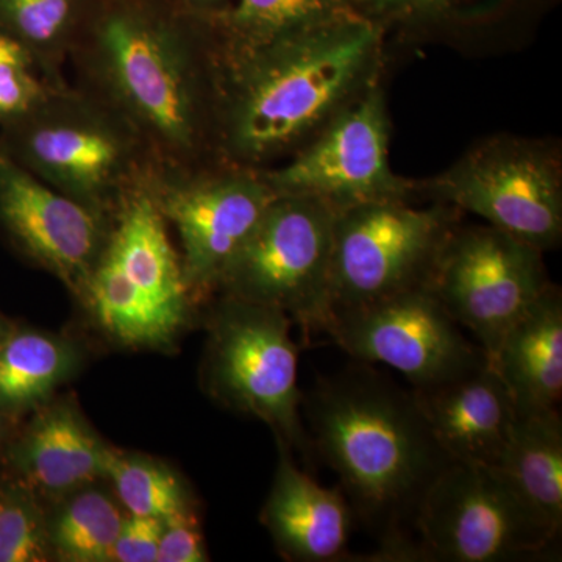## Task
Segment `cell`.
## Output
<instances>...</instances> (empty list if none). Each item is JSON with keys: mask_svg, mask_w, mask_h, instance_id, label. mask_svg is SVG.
Instances as JSON below:
<instances>
[{"mask_svg": "<svg viewBox=\"0 0 562 562\" xmlns=\"http://www.w3.org/2000/svg\"><path fill=\"white\" fill-rule=\"evenodd\" d=\"M439 202L482 217L541 251L562 236V180L557 157L522 139H494L431 183Z\"/></svg>", "mask_w": 562, "mask_h": 562, "instance_id": "7c38bea8", "label": "cell"}, {"mask_svg": "<svg viewBox=\"0 0 562 562\" xmlns=\"http://www.w3.org/2000/svg\"><path fill=\"white\" fill-rule=\"evenodd\" d=\"M543 251L491 225H457L431 290L492 362L506 333L552 286Z\"/></svg>", "mask_w": 562, "mask_h": 562, "instance_id": "30bf717a", "label": "cell"}, {"mask_svg": "<svg viewBox=\"0 0 562 562\" xmlns=\"http://www.w3.org/2000/svg\"><path fill=\"white\" fill-rule=\"evenodd\" d=\"M0 63H20V65L32 66L33 68L27 52L22 49L16 41L2 31H0Z\"/></svg>", "mask_w": 562, "mask_h": 562, "instance_id": "4dcf8cb0", "label": "cell"}, {"mask_svg": "<svg viewBox=\"0 0 562 562\" xmlns=\"http://www.w3.org/2000/svg\"><path fill=\"white\" fill-rule=\"evenodd\" d=\"M124 516L105 492L81 487L47 522L52 553L68 562L113 561Z\"/></svg>", "mask_w": 562, "mask_h": 562, "instance_id": "cb8c5ba5", "label": "cell"}, {"mask_svg": "<svg viewBox=\"0 0 562 562\" xmlns=\"http://www.w3.org/2000/svg\"><path fill=\"white\" fill-rule=\"evenodd\" d=\"M150 184L133 192L111 220L81 301L106 335L128 347L171 342L195 301Z\"/></svg>", "mask_w": 562, "mask_h": 562, "instance_id": "5b68a950", "label": "cell"}, {"mask_svg": "<svg viewBox=\"0 0 562 562\" xmlns=\"http://www.w3.org/2000/svg\"><path fill=\"white\" fill-rule=\"evenodd\" d=\"M336 214L317 199L277 195L222 272L216 291L280 310L305 333H327Z\"/></svg>", "mask_w": 562, "mask_h": 562, "instance_id": "8992f818", "label": "cell"}, {"mask_svg": "<svg viewBox=\"0 0 562 562\" xmlns=\"http://www.w3.org/2000/svg\"><path fill=\"white\" fill-rule=\"evenodd\" d=\"M302 412L314 453L338 475L355 517L379 542L366 561L416 562L417 514L452 460L414 392L357 361L319 376Z\"/></svg>", "mask_w": 562, "mask_h": 562, "instance_id": "7a4b0ae2", "label": "cell"}, {"mask_svg": "<svg viewBox=\"0 0 562 562\" xmlns=\"http://www.w3.org/2000/svg\"><path fill=\"white\" fill-rule=\"evenodd\" d=\"M277 195H302L346 210L408 199L413 188L392 172L390 117L382 88L369 85L281 168L261 169Z\"/></svg>", "mask_w": 562, "mask_h": 562, "instance_id": "5bb4252c", "label": "cell"}, {"mask_svg": "<svg viewBox=\"0 0 562 562\" xmlns=\"http://www.w3.org/2000/svg\"><path fill=\"white\" fill-rule=\"evenodd\" d=\"M382 27L355 13L251 49H224L217 151L241 168L297 151L369 85Z\"/></svg>", "mask_w": 562, "mask_h": 562, "instance_id": "3957f363", "label": "cell"}, {"mask_svg": "<svg viewBox=\"0 0 562 562\" xmlns=\"http://www.w3.org/2000/svg\"><path fill=\"white\" fill-rule=\"evenodd\" d=\"M0 146L44 183L110 220L160 172L138 133L69 81L50 85L31 110L2 122Z\"/></svg>", "mask_w": 562, "mask_h": 562, "instance_id": "277c9868", "label": "cell"}, {"mask_svg": "<svg viewBox=\"0 0 562 562\" xmlns=\"http://www.w3.org/2000/svg\"><path fill=\"white\" fill-rule=\"evenodd\" d=\"M10 331V328L7 327L5 322H3L2 317H0V342H2V339L5 338L7 333Z\"/></svg>", "mask_w": 562, "mask_h": 562, "instance_id": "d6a6232c", "label": "cell"}, {"mask_svg": "<svg viewBox=\"0 0 562 562\" xmlns=\"http://www.w3.org/2000/svg\"><path fill=\"white\" fill-rule=\"evenodd\" d=\"M76 85L138 133L160 172L220 162L224 44L216 24L146 0L92 11L70 52Z\"/></svg>", "mask_w": 562, "mask_h": 562, "instance_id": "6da1fadb", "label": "cell"}, {"mask_svg": "<svg viewBox=\"0 0 562 562\" xmlns=\"http://www.w3.org/2000/svg\"><path fill=\"white\" fill-rule=\"evenodd\" d=\"M150 191L162 220L179 233L181 268L195 299L216 291L222 272L277 198L261 171L224 161L158 172Z\"/></svg>", "mask_w": 562, "mask_h": 562, "instance_id": "8fae6325", "label": "cell"}, {"mask_svg": "<svg viewBox=\"0 0 562 562\" xmlns=\"http://www.w3.org/2000/svg\"><path fill=\"white\" fill-rule=\"evenodd\" d=\"M111 447L68 401L44 406L16 446L14 461L31 490L68 495L106 479Z\"/></svg>", "mask_w": 562, "mask_h": 562, "instance_id": "ac0fdd59", "label": "cell"}, {"mask_svg": "<svg viewBox=\"0 0 562 562\" xmlns=\"http://www.w3.org/2000/svg\"><path fill=\"white\" fill-rule=\"evenodd\" d=\"M203 561H209L205 539L192 509L162 520L157 562Z\"/></svg>", "mask_w": 562, "mask_h": 562, "instance_id": "83f0119b", "label": "cell"}, {"mask_svg": "<svg viewBox=\"0 0 562 562\" xmlns=\"http://www.w3.org/2000/svg\"><path fill=\"white\" fill-rule=\"evenodd\" d=\"M77 351L46 333H7L0 342V412L20 413L49 398L77 368Z\"/></svg>", "mask_w": 562, "mask_h": 562, "instance_id": "7402d4cb", "label": "cell"}, {"mask_svg": "<svg viewBox=\"0 0 562 562\" xmlns=\"http://www.w3.org/2000/svg\"><path fill=\"white\" fill-rule=\"evenodd\" d=\"M457 225V209L441 202L419 209L408 199H384L339 210L333 236V316L428 286Z\"/></svg>", "mask_w": 562, "mask_h": 562, "instance_id": "9c48e42d", "label": "cell"}, {"mask_svg": "<svg viewBox=\"0 0 562 562\" xmlns=\"http://www.w3.org/2000/svg\"><path fill=\"white\" fill-rule=\"evenodd\" d=\"M414 536L416 562L554 560L561 541L501 469L462 462L428 490Z\"/></svg>", "mask_w": 562, "mask_h": 562, "instance_id": "52a82bcc", "label": "cell"}, {"mask_svg": "<svg viewBox=\"0 0 562 562\" xmlns=\"http://www.w3.org/2000/svg\"><path fill=\"white\" fill-rule=\"evenodd\" d=\"M106 479L114 483L128 514L166 520L191 509L179 479L166 465L149 458L111 449Z\"/></svg>", "mask_w": 562, "mask_h": 562, "instance_id": "d4e9b609", "label": "cell"}, {"mask_svg": "<svg viewBox=\"0 0 562 562\" xmlns=\"http://www.w3.org/2000/svg\"><path fill=\"white\" fill-rule=\"evenodd\" d=\"M280 458L261 522L271 532L281 557L295 562L349 560L355 517L338 487L321 486L279 442Z\"/></svg>", "mask_w": 562, "mask_h": 562, "instance_id": "e0dca14e", "label": "cell"}, {"mask_svg": "<svg viewBox=\"0 0 562 562\" xmlns=\"http://www.w3.org/2000/svg\"><path fill=\"white\" fill-rule=\"evenodd\" d=\"M349 0H238L214 18L227 52L251 49L355 13Z\"/></svg>", "mask_w": 562, "mask_h": 562, "instance_id": "603a6c76", "label": "cell"}, {"mask_svg": "<svg viewBox=\"0 0 562 562\" xmlns=\"http://www.w3.org/2000/svg\"><path fill=\"white\" fill-rule=\"evenodd\" d=\"M516 416L560 412L562 397V295L547 290L506 333L494 360Z\"/></svg>", "mask_w": 562, "mask_h": 562, "instance_id": "d6986e66", "label": "cell"}, {"mask_svg": "<svg viewBox=\"0 0 562 562\" xmlns=\"http://www.w3.org/2000/svg\"><path fill=\"white\" fill-rule=\"evenodd\" d=\"M181 5H183L184 10L191 11V13L199 14V16L209 18V20H213L211 18V10L217 9L220 7L221 0H181Z\"/></svg>", "mask_w": 562, "mask_h": 562, "instance_id": "1f68e13d", "label": "cell"}, {"mask_svg": "<svg viewBox=\"0 0 562 562\" xmlns=\"http://www.w3.org/2000/svg\"><path fill=\"white\" fill-rule=\"evenodd\" d=\"M111 220L54 190L0 146V228L77 295L101 255Z\"/></svg>", "mask_w": 562, "mask_h": 562, "instance_id": "9a60e30c", "label": "cell"}, {"mask_svg": "<svg viewBox=\"0 0 562 562\" xmlns=\"http://www.w3.org/2000/svg\"><path fill=\"white\" fill-rule=\"evenodd\" d=\"M372 16L424 18L438 16L457 10L468 0H349Z\"/></svg>", "mask_w": 562, "mask_h": 562, "instance_id": "f546056e", "label": "cell"}, {"mask_svg": "<svg viewBox=\"0 0 562 562\" xmlns=\"http://www.w3.org/2000/svg\"><path fill=\"white\" fill-rule=\"evenodd\" d=\"M49 87L32 66L0 63V124L31 110Z\"/></svg>", "mask_w": 562, "mask_h": 562, "instance_id": "4316f807", "label": "cell"}, {"mask_svg": "<svg viewBox=\"0 0 562 562\" xmlns=\"http://www.w3.org/2000/svg\"><path fill=\"white\" fill-rule=\"evenodd\" d=\"M325 335L355 361L402 373L413 391L449 382L486 358L430 284L336 313Z\"/></svg>", "mask_w": 562, "mask_h": 562, "instance_id": "4fadbf2b", "label": "cell"}, {"mask_svg": "<svg viewBox=\"0 0 562 562\" xmlns=\"http://www.w3.org/2000/svg\"><path fill=\"white\" fill-rule=\"evenodd\" d=\"M49 527L27 484L0 492V562H44Z\"/></svg>", "mask_w": 562, "mask_h": 562, "instance_id": "484cf974", "label": "cell"}, {"mask_svg": "<svg viewBox=\"0 0 562 562\" xmlns=\"http://www.w3.org/2000/svg\"><path fill=\"white\" fill-rule=\"evenodd\" d=\"M413 392L432 436L452 462L498 468L516 409L487 358L449 382Z\"/></svg>", "mask_w": 562, "mask_h": 562, "instance_id": "2e32d148", "label": "cell"}, {"mask_svg": "<svg viewBox=\"0 0 562 562\" xmlns=\"http://www.w3.org/2000/svg\"><path fill=\"white\" fill-rule=\"evenodd\" d=\"M292 325L280 310L221 295L210 314L205 384L222 405L265 422L277 441L310 462Z\"/></svg>", "mask_w": 562, "mask_h": 562, "instance_id": "ba28073f", "label": "cell"}, {"mask_svg": "<svg viewBox=\"0 0 562 562\" xmlns=\"http://www.w3.org/2000/svg\"><path fill=\"white\" fill-rule=\"evenodd\" d=\"M498 469L554 531H562L560 412L516 416Z\"/></svg>", "mask_w": 562, "mask_h": 562, "instance_id": "ffe728a7", "label": "cell"}, {"mask_svg": "<svg viewBox=\"0 0 562 562\" xmlns=\"http://www.w3.org/2000/svg\"><path fill=\"white\" fill-rule=\"evenodd\" d=\"M85 0H0V31L27 52L33 68L50 85H65L70 52L92 11Z\"/></svg>", "mask_w": 562, "mask_h": 562, "instance_id": "44dd1931", "label": "cell"}, {"mask_svg": "<svg viewBox=\"0 0 562 562\" xmlns=\"http://www.w3.org/2000/svg\"><path fill=\"white\" fill-rule=\"evenodd\" d=\"M161 532V519L128 514L114 543L113 561L157 562Z\"/></svg>", "mask_w": 562, "mask_h": 562, "instance_id": "f1b7e54d", "label": "cell"}]
</instances>
